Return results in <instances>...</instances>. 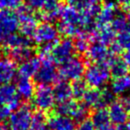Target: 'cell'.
<instances>
[{
    "mask_svg": "<svg viewBox=\"0 0 130 130\" xmlns=\"http://www.w3.org/2000/svg\"><path fill=\"white\" fill-rule=\"evenodd\" d=\"M16 15L19 21V25L26 23H37L39 20V15L35 13L34 11L29 6H21L17 9Z\"/></svg>",
    "mask_w": 130,
    "mask_h": 130,
    "instance_id": "21",
    "label": "cell"
},
{
    "mask_svg": "<svg viewBox=\"0 0 130 130\" xmlns=\"http://www.w3.org/2000/svg\"><path fill=\"white\" fill-rule=\"evenodd\" d=\"M9 35H11L1 24H0V45H4V43L6 41V38Z\"/></svg>",
    "mask_w": 130,
    "mask_h": 130,
    "instance_id": "38",
    "label": "cell"
},
{
    "mask_svg": "<svg viewBox=\"0 0 130 130\" xmlns=\"http://www.w3.org/2000/svg\"><path fill=\"white\" fill-rule=\"evenodd\" d=\"M4 46L7 49H12L20 46H31V41L29 38L15 33L11 34L6 38L4 43Z\"/></svg>",
    "mask_w": 130,
    "mask_h": 130,
    "instance_id": "23",
    "label": "cell"
},
{
    "mask_svg": "<svg viewBox=\"0 0 130 130\" xmlns=\"http://www.w3.org/2000/svg\"><path fill=\"white\" fill-rule=\"evenodd\" d=\"M33 103L40 111H48L55 103L53 89L49 86H39L35 89Z\"/></svg>",
    "mask_w": 130,
    "mask_h": 130,
    "instance_id": "5",
    "label": "cell"
},
{
    "mask_svg": "<svg viewBox=\"0 0 130 130\" xmlns=\"http://www.w3.org/2000/svg\"><path fill=\"white\" fill-rule=\"evenodd\" d=\"M110 26L115 30V32L118 33L130 29V22L127 16L124 13H119V12H118L116 16L110 22Z\"/></svg>",
    "mask_w": 130,
    "mask_h": 130,
    "instance_id": "26",
    "label": "cell"
},
{
    "mask_svg": "<svg viewBox=\"0 0 130 130\" xmlns=\"http://www.w3.org/2000/svg\"><path fill=\"white\" fill-rule=\"evenodd\" d=\"M115 30L112 29L110 24H109V25L95 26V29L91 36L94 37L96 41L100 43H103L104 45H109V44L110 45L115 40Z\"/></svg>",
    "mask_w": 130,
    "mask_h": 130,
    "instance_id": "17",
    "label": "cell"
},
{
    "mask_svg": "<svg viewBox=\"0 0 130 130\" xmlns=\"http://www.w3.org/2000/svg\"><path fill=\"white\" fill-rule=\"evenodd\" d=\"M115 130H127L126 124H122V125H118V126L115 128Z\"/></svg>",
    "mask_w": 130,
    "mask_h": 130,
    "instance_id": "43",
    "label": "cell"
},
{
    "mask_svg": "<svg viewBox=\"0 0 130 130\" xmlns=\"http://www.w3.org/2000/svg\"><path fill=\"white\" fill-rule=\"evenodd\" d=\"M40 66L39 58L31 57L26 61L21 62L20 66L18 68V73L20 78H30L33 77L38 71V68Z\"/></svg>",
    "mask_w": 130,
    "mask_h": 130,
    "instance_id": "18",
    "label": "cell"
},
{
    "mask_svg": "<svg viewBox=\"0 0 130 130\" xmlns=\"http://www.w3.org/2000/svg\"><path fill=\"white\" fill-rule=\"evenodd\" d=\"M47 125L51 130H74L75 121L67 116L55 114L47 119Z\"/></svg>",
    "mask_w": 130,
    "mask_h": 130,
    "instance_id": "13",
    "label": "cell"
},
{
    "mask_svg": "<svg viewBox=\"0 0 130 130\" xmlns=\"http://www.w3.org/2000/svg\"><path fill=\"white\" fill-rule=\"evenodd\" d=\"M69 6L79 12H85L100 4V0H66Z\"/></svg>",
    "mask_w": 130,
    "mask_h": 130,
    "instance_id": "29",
    "label": "cell"
},
{
    "mask_svg": "<svg viewBox=\"0 0 130 130\" xmlns=\"http://www.w3.org/2000/svg\"><path fill=\"white\" fill-rule=\"evenodd\" d=\"M40 66L34 75L35 82L39 86H49L57 81L58 73L50 54H39Z\"/></svg>",
    "mask_w": 130,
    "mask_h": 130,
    "instance_id": "1",
    "label": "cell"
},
{
    "mask_svg": "<svg viewBox=\"0 0 130 130\" xmlns=\"http://www.w3.org/2000/svg\"><path fill=\"white\" fill-rule=\"evenodd\" d=\"M117 5L113 1H107L101 6L100 12L94 19L95 26L109 25L118 13Z\"/></svg>",
    "mask_w": 130,
    "mask_h": 130,
    "instance_id": "10",
    "label": "cell"
},
{
    "mask_svg": "<svg viewBox=\"0 0 130 130\" xmlns=\"http://www.w3.org/2000/svg\"><path fill=\"white\" fill-rule=\"evenodd\" d=\"M87 116H88V108H87L86 105L79 104V103H78V108L75 110L74 114H73L71 119L74 121H76V122L80 123V122H82V121L86 120Z\"/></svg>",
    "mask_w": 130,
    "mask_h": 130,
    "instance_id": "34",
    "label": "cell"
},
{
    "mask_svg": "<svg viewBox=\"0 0 130 130\" xmlns=\"http://www.w3.org/2000/svg\"><path fill=\"white\" fill-rule=\"evenodd\" d=\"M74 44L75 52H78V54H85L87 51L89 46V39L87 35H81V36L76 37V39L73 42Z\"/></svg>",
    "mask_w": 130,
    "mask_h": 130,
    "instance_id": "31",
    "label": "cell"
},
{
    "mask_svg": "<svg viewBox=\"0 0 130 130\" xmlns=\"http://www.w3.org/2000/svg\"><path fill=\"white\" fill-rule=\"evenodd\" d=\"M123 59L126 61V63L130 67V49L129 50L125 51V54L123 55Z\"/></svg>",
    "mask_w": 130,
    "mask_h": 130,
    "instance_id": "39",
    "label": "cell"
},
{
    "mask_svg": "<svg viewBox=\"0 0 130 130\" xmlns=\"http://www.w3.org/2000/svg\"><path fill=\"white\" fill-rule=\"evenodd\" d=\"M126 16H127V19H128V21H129V22H130V9L128 10V13H127V15H126Z\"/></svg>",
    "mask_w": 130,
    "mask_h": 130,
    "instance_id": "45",
    "label": "cell"
},
{
    "mask_svg": "<svg viewBox=\"0 0 130 130\" xmlns=\"http://www.w3.org/2000/svg\"><path fill=\"white\" fill-rule=\"evenodd\" d=\"M58 36H59V31L57 28L53 25L51 22H45L36 28V30L32 37L36 43L45 45L58 41Z\"/></svg>",
    "mask_w": 130,
    "mask_h": 130,
    "instance_id": "7",
    "label": "cell"
},
{
    "mask_svg": "<svg viewBox=\"0 0 130 130\" xmlns=\"http://www.w3.org/2000/svg\"><path fill=\"white\" fill-rule=\"evenodd\" d=\"M95 130H115V128H114L110 124H108V125H105V126L96 127Z\"/></svg>",
    "mask_w": 130,
    "mask_h": 130,
    "instance_id": "42",
    "label": "cell"
},
{
    "mask_svg": "<svg viewBox=\"0 0 130 130\" xmlns=\"http://www.w3.org/2000/svg\"><path fill=\"white\" fill-rule=\"evenodd\" d=\"M16 66L13 60L0 57V86L10 84L16 74Z\"/></svg>",
    "mask_w": 130,
    "mask_h": 130,
    "instance_id": "12",
    "label": "cell"
},
{
    "mask_svg": "<svg viewBox=\"0 0 130 130\" xmlns=\"http://www.w3.org/2000/svg\"><path fill=\"white\" fill-rule=\"evenodd\" d=\"M91 121L93 122V124H94L95 128L99 127V126H105V125L110 124L108 110L105 108L96 109L94 111V113L92 114Z\"/></svg>",
    "mask_w": 130,
    "mask_h": 130,
    "instance_id": "27",
    "label": "cell"
},
{
    "mask_svg": "<svg viewBox=\"0 0 130 130\" xmlns=\"http://www.w3.org/2000/svg\"><path fill=\"white\" fill-rule=\"evenodd\" d=\"M78 106V103H76L72 100H67V101L59 103V104L56 107V112L57 114L63 116H67V117L72 118L75 110H77Z\"/></svg>",
    "mask_w": 130,
    "mask_h": 130,
    "instance_id": "28",
    "label": "cell"
},
{
    "mask_svg": "<svg viewBox=\"0 0 130 130\" xmlns=\"http://www.w3.org/2000/svg\"><path fill=\"white\" fill-rule=\"evenodd\" d=\"M0 24L10 33L13 34L19 29V21L13 10L0 9Z\"/></svg>",
    "mask_w": 130,
    "mask_h": 130,
    "instance_id": "15",
    "label": "cell"
},
{
    "mask_svg": "<svg viewBox=\"0 0 130 130\" xmlns=\"http://www.w3.org/2000/svg\"><path fill=\"white\" fill-rule=\"evenodd\" d=\"M115 101V94L110 89L103 88L101 90V108H105Z\"/></svg>",
    "mask_w": 130,
    "mask_h": 130,
    "instance_id": "33",
    "label": "cell"
},
{
    "mask_svg": "<svg viewBox=\"0 0 130 130\" xmlns=\"http://www.w3.org/2000/svg\"><path fill=\"white\" fill-rule=\"evenodd\" d=\"M84 105L87 108H101V90L99 88L87 89L83 97Z\"/></svg>",
    "mask_w": 130,
    "mask_h": 130,
    "instance_id": "22",
    "label": "cell"
},
{
    "mask_svg": "<svg viewBox=\"0 0 130 130\" xmlns=\"http://www.w3.org/2000/svg\"><path fill=\"white\" fill-rule=\"evenodd\" d=\"M86 63L79 57H71L68 61H64L60 67V75L63 78L68 80L80 79L84 76L86 71Z\"/></svg>",
    "mask_w": 130,
    "mask_h": 130,
    "instance_id": "4",
    "label": "cell"
},
{
    "mask_svg": "<svg viewBox=\"0 0 130 130\" xmlns=\"http://www.w3.org/2000/svg\"><path fill=\"white\" fill-rule=\"evenodd\" d=\"M85 82L93 88L103 87L110 78L109 66L105 62L94 63L86 69Z\"/></svg>",
    "mask_w": 130,
    "mask_h": 130,
    "instance_id": "2",
    "label": "cell"
},
{
    "mask_svg": "<svg viewBox=\"0 0 130 130\" xmlns=\"http://www.w3.org/2000/svg\"><path fill=\"white\" fill-rule=\"evenodd\" d=\"M33 113L27 104L18 107L8 118L9 130H30Z\"/></svg>",
    "mask_w": 130,
    "mask_h": 130,
    "instance_id": "3",
    "label": "cell"
},
{
    "mask_svg": "<svg viewBox=\"0 0 130 130\" xmlns=\"http://www.w3.org/2000/svg\"><path fill=\"white\" fill-rule=\"evenodd\" d=\"M62 8L60 0H46L45 6L42 10L43 13L39 14V19H43L47 22H54L60 16Z\"/></svg>",
    "mask_w": 130,
    "mask_h": 130,
    "instance_id": "14",
    "label": "cell"
},
{
    "mask_svg": "<svg viewBox=\"0 0 130 130\" xmlns=\"http://www.w3.org/2000/svg\"><path fill=\"white\" fill-rule=\"evenodd\" d=\"M11 110L7 105H0V120L7 119L11 114Z\"/></svg>",
    "mask_w": 130,
    "mask_h": 130,
    "instance_id": "36",
    "label": "cell"
},
{
    "mask_svg": "<svg viewBox=\"0 0 130 130\" xmlns=\"http://www.w3.org/2000/svg\"><path fill=\"white\" fill-rule=\"evenodd\" d=\"M110 90L114 94H123L130 90V76H123L113 79L110 85Z\"/></svg>",
    "mask_w": 130,
    "mask_h": 130,
    "instance_id": "25",
    "label": "cell"
},
{
    "mask_svg": "<svg viewBox=\"0 0 130 130\" xmlns=\"http://www.w3.org/2000/svg\"><path fill=\"white\" fill-rule=\"evenodd\" d=\"M53 93H54L55 101L59 102V103L70 100L72 96L71 86L66 80L56 81V84L53 88Z\"/></svg>",
    "mask_w": 130,
    "mask_h": 130,
    "instance_id": "19",
    "label": "cell"
},
{
    "mask_svg": "<svg viewBox=\"0 0 130 130\" xmlns=\"http://www.w3.org/2000/svg\"><path fill=\"white\" fill-rule=\"evenodd\" d=\"M45 2L46 0H27V6L32 10L39 11L44 8Z\"/></svg>",
    "mask_w": 130,
    "mask_h": 130,
    "instance_id": "35",
    "label": "cell"
},
{
    "mask_svg": "<svg viewBox=\"0 0 130 130\" xmlns=\"http://www.w3.org/2000/svg\"><path fill=\"white\" fill-rule=\"evenodd\" d=\"M15 87L20 98H22L24 100H29L33 97L35 87L33 82L29 78H20Z\"/></svg>",
    "mask_w": 130,
    "mask_h": 130,
    "instance_id": "20",
    "label": "cell"
},
{
    "mask_svg": "<svg viewBox=\"0 0 130 130\" xmlns=\"http://www.w3.org/2000/svg\"><path fill=\"white\" fill-rule=\"evenodd\" d=\"M78 130H95V127H94L92 121L86 119V120L79 123Z\"/></svg>",
    "mask_w": 130,
    "mask_h": 130,
    "instance_id": "37",
    "label": "cell"
},
{
    "mask_svg": "<svg viewBox=\"0 0 130 130\" xmlns=\"http://www.w3.org/2000/svg\"><path fill=\"white\" fill-rule=\"evenodd\" d=\"M127 97H128V98H129V99H130V94H129V96H127Z\"/></svg>",
    "mask_w": 130,
    "mask_h": 130,
    "instance_id": "47",
    "label": "cell"
},
{
    "mask_svg": "<svg viewBox=\"0 0 130 130\" xmlns=\"http://www.w3.org/2000/svg\"><path fill=\"white\" fill-rule=\"evenodd\" d=\"M0 105H7L12 110L20 107V96L13 85L0 86Z\"/></svg>",
    "mask_w": 130,
    "mask_h": 130,
    "instance_id": "8",
    "label": "cell"
},
{
    "mask_svg": "<svg viewBox=\"0 0 130 130\" xmlns=\"http://www.w3.org/2000/svg\"><path fill=\"white\" fill-rule=\"evenodd\" d=\"M74 53L75 48L73 41L70 38H64L61 41L56 42L51 52V57L54 62L61 64L73 57Z\"/></svg>",
    "mask_w": 130,
    "mask_h": 130,
    "instance_id": "6",
    "label": "cell"
},
{
    "mask_svg": "<svg viewBox=\"0 0 130 130\" xmlns=\"http://www.w3.org/2000/svg\"><path fill=\"white\" fill-rule=\"evenodd\" d=\"M115 42L119 45L121 50H129L130 49V29L129 30L119 32L116 38Z\"/></svg>",
    "mask_w": 130,
    "mask_h": 130,
    "instance_id": "32",
    "label": "cell"
},
{
    "mask_svg": "<svg viewBox=\"0 0 130 130\" xmlns=\"http://www.w3.org/2000/svg\"><path fill=\"white\" fill-rule=\"evenodd\" d=\"M9 54L12 60L16 62H22L33 57V49L31 46H20L9 49Z\"/></svg>",
    "mask_w": 130,
    "mask_h": 130,
    "instance_id": "24",
    "label": "cell"
},
{
    "mask_svg": "<svg viewBox=\"0 0 130 130\" xmlns=\"http://www.w3.org/2000/svg\"><path fill=\"white\" fill-rule=\"evenodd\" d=\"M119 4L126 10L130 9V0H119Z\"/></svg>",
    "mask_w": 130,
    "mask_h": 130,
    "instance_id": "40",
    "label": "cell"
},
{
    "mask_svg": "<svg viewBox=\"0 0 130 130\" xmlns=\"http://www.w3.org/2000/svg\"><path fill=\"white\" fill-rule=\"evenodd\" d=\"M30 130H51L49 127H46L45 125H41V126H31Z\"/></svg>",
    "mask_w": 130,
    "mask_h": 130,
    "instance_id": "41",
    "label": "cell"
},
{
    "mask_svg": "<svg viewBox=\"0 0 130 130\" xmlns=\"http://www.w3.org/2000/svg\"><path fill=\"white\" fill-rule=\"evenodd\" d=\"M108 63L110 76H112L114 78L126 76L129 71V66L126 64L123 58L119 56L111 55L109 59Z\"/></svg>",
    "mask_w": 130,
    "mask_h": 130,
    "instance_id": "16",
    "label": "cell"
},
{
    "mask_svg": "<svg viewBox=\"0 0 130 130\" xmlns=\"http://www.w3.org/2000/svg\"><path fill=\"white\" fill-rule=\"evenodd\" d=\"M126 127H127V130H130V121L126 124Z\"/></svg>",
    "mask_w": 130,
    "mask_h": 130,
    "instance_id": "46",
    "label": "cell"
},
{
    "mask_svg": "<svg viewBox=\"0 0 130 130\" xmlns=\"http://www.w3.org/2000/svg\"><path fill=\"white\" fill-rule=\"evenodd\" d=\"M0 130H9V128L6 127V126H3V125H0Z\"/></svg>",
    "mask_w": 130,
    "mask_h": 130,
    "instance_id": "44",
    "label": "cell"
},
{
    "mask_svg": "<svg viewBox=\"0 0 130 130\" xmlns=\"http://www.w3.org/2000/svg\"><path fill=\"white\" fill-rule=\"evenodd\" d=\"M86 54L87 57L94 63L106 62L111 56L106 45L98 41H94V43L89 45Z\"/></svg>",
    "mask_w": 130,
    "mask_h": 130,
    "instance_id": "9",
    "label": "cell"
},
{
    "mask_svg": "<svg viewBox=\"0 0 130 130\" xmlns=\"http://www.w3.org/2000/svg\"><path fill=\"white\" fill-rule=\"evenodd\" d=\"M108 113L110 122L117 125V126L125 124L130 117L128 110H126V108L124 106V104L120 100L114 101L111 104H110Z\"/></svg>",
    "mask_w": 130,
    "mask_h": 130,
    "instance_id": "11",
    "label": "cell"
},
{
    "mask_svg": "<svg viewBox=\"0 0 130 130\" xmlns=\"http://www.w3.org/2000/svg\"><path fill=\"white\" fill-rule=\"evenodd\" d=\"M87 91V84L85 81L80 79L75 80L71 85V93L72 96L76 100L83 99L84 95Z\"/></svg>",
    "mask_w": 130,
    "mask_h": 130,
    "instance_id": "30",
    "label": "cell"
}]
</instances>
